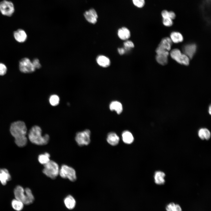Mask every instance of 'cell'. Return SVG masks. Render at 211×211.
Returning a JSON list of instances; mask_svg holds the SVG:
<instances>
[{"label": "cell", "mask_w": 211, "mask_h": 211, "mask_svg": "<svg viewBox=\"0 0 211 211\" xmlns=\"http://www.w3.org/2000/svg\"><path fill=\"white\" fill-rule=\"evenodd\" d=\"M11 179V175L7 169H0V181L3 185H6L7 182L10 181Z\"/></svg>", "instance_id": "obj_13"}, {"label": "cell", "mask_w": 211, "mask_h": 211, "mask_svg": "<svg viewBox=\"0 0 211 211\" xmlns=\"http://www.w3.org/2000/svg\"><path fill=\"white\" fill-rule=\"evenodd\" d=\"M14 193L15 199L21 201L24 205L31 204L28 198L24 189L21 186H18L15 188Z\"/></svg>", "instance_id": "obj_9"}, {"label": "cell", "mask_w": 211, "mask_h": 211, "mask_svg": "<svg viewBox=\"0 0 211 211\" xmlns=\"http://www.w3.org/2000/svg\"><path fill=\"white\" fill-rule=\"evenodd\" d=\"M10 132L15 138V142L18 146L23 147L26 145L27 128L23 122L18 121L13 122L10 126Z\"/></svg>", "instance_id": "obj_1"}, {"label": "cell", "mask_w": 211, "mask_h": 211, "mask_svg": "<svg viewBox=\"0 0 211 211\" xmlns=\"http://www.w3.org/2000/svg\"><path fill=\"white\" fill-rule=\"evenodd\" d=\"M64 203L66 207L70 210L73 209L76 205V201L70 195H68L65 198Z\"/></svg>", "instance_id": "obj_23"}, {"label": "cell", "mask_w": 211, "mask_h": 211, "mask_svg": "<svg viewBox=\"0 0 211 211\" xmlns=\"http://www.w3.org/2000/svg\"><path fill=\"white\" fill-rule=\"evenodd\" d=\"M50 155L49 153L45 152L40 154L38 157L39 162L43 165L48 163L50 160Z\"/></svg>", "instance_id": "obj_24"}, {"label": "cell", "mask_w": 211, "mask_h": 211, "mask_svg": "<svg viewBox=\"0 0 211 211\" xmlns=\"http://www.w3.org/2000/svg\"><path fill=\"white\" fill-rule=\"evenodd\" d=\"M162 23L164 25L167 27L171 26L173 24V20L169 18H163Z\"/></svg>", "instance_id": "obj_29"}, {"label": "cell", "mask_w": 211, "mask_h": 211, "mask_svg": "<svg viewBox=\"0 0 211 211\" xmlns=\"http://www.w3.org/2000/svg\"><path fill=\"white\" fill-rule=\"evenodd\" d=\"M174 211H182L181 206L178 204H175Z\"/></svg>", "instance_id": "obj_38"}, {"label": "cell", "mask_w": 211, "mask_h": 211, "mask_svg": "<svg viewBox=\"0 0 211 211\" xmlns=\"http://www.w3.org/2000/svg\"><path fill=\"white\" fill-rule=\"evenodd\" d=\"M175 204L173 203H171L168 204L166 207L167 211H174Z\"/></svg>", "instance_id": "obj_34"}, {"label": "cell", "mask_w": 211, "mask_h": 211, "mask_svg": "<svg viewBox=\"0 0 211 211\" xmlns=\"http://www.w3.org/2000/svg\"><path fill=\"white\" fill-rule=\"evenodd\" d=\"M197 46L195 43H190L184 45L183 47L184 54L186 55L189 59H192L197 50Z\"/></svg>", "instance_id": "obj_10"}, {"label": "cell", "mask_w": 211, "mask_h": 211, "mask_svg": "<svg viewBox=\"0 0 211 211\" xmlns=\"http://www.w3.org/2000/svg\"><path fill=\"white\" fill-rule=\"evenodd\" d=\"M172 42L170 38L166 37L163 38L158 46V47L166 50L169 51L171 47Z\"/></svg>", "instance_id": "obj_14"}, {"label": "cell", "mask_w": 211, "mask_h": 211, "mask_svg": "<svg viewBox=\"0 0 211 211\" xmlns=\"http://www.w3.org/2000/svg\"><path fill=\"white\" fill-rule=\"evenodd\" d=\"M170 37L172 42L175 43L182 42L183 39L182 35L176 31L172 32L170 34Z\"/></svg>", "instance_id": "obj_22"}, {"label": "cell", "mask_w": 211, "mask_h": 211, "mask_svg": "<svg viewBox=\"0 0 211 211\" xmlns=\"http://www.w3.org/2000/svg\"><path fill=\"white\" fill-rule=\"evenodd\" d=\"M119 140V137L115 132H110L107 135V141L111 145H117L118 143Z\"/></svg>", "instance_id": "obj_15"}, {"label": "cell", "mask_w": 211, "mask_h": 211, "mask_svg": "<svg viewBox=\"0 0 211 211\" xmlns=\"http://www.w3.org/2000/svg\"><path fill=\"white\" fill-rule=\"evenodd\" d=\"M96 61L99 66L103 67H108L110 66V59L108 57L103 55L98 56Z\"/></svg>", "instance_id": "obj_17"}, {"label": "cell", "mask_w": 211, "mask_h": 211, "mask_svg": "<svg viewBox=\"0 0 211 211\" xmlns=\"http://www.w3.org/2000/svg\"><path fill=\"white\" fill-rule=\"evenodd\" d=\"M165 173L161 171H157L155 172L154 176L155 183L158 185L164 184L165 182L164 177Z\"/></svg>", "instance_id": "obj_18"}, {"label": "cell", "mask_w": 211, "mask_h": 211, "mask_svg": "<svg viewBox=\"0 0 211 211\" xmlns=\"http://www.w3.org/2000/svg\"><path fill=\"white\" fill-rule=\"evenodd\" d=\"M122 136L123 142L126 144H130L134 141V137L132 134L129 131H124L122 133Z\"/></svg>", "instance_id": "obj_20"}, {"label": "cell", "mask_w": 211, "mask_h": 211, "mask_svg": "<svg viewBox=\"0 0 211 211\" xmlns=\"http://www.w3.org/2000/svg\"><path fill=\"white\" fill-rule=\"evenodd\" d=\"M24 190L27 198L31 204L33 203L34 200V198L32 193L31 190L29 188H26Z\"/></svg>", "instance_id": "obj_27"}, {"label": "cell", "mask_w": 211, "mask_h": 211, "mask_svg": "<svg viewBox=\"0 0 211 211\" xmlns=\"http://www.w3.org/2000/svg\"><path fill=\"white\" fill-rule=\"evenodd\" d=\"M49 101L51 106H55L59 105L60 102V98L57 94H52L50 96Z\"/></svg>", "instance_id": "obj_26"}, {"label": "cell", "mask_w": 211, "mask_h": 211, "mask_svg": "<svg viewBox=\"0 0 211 211\" xmlns=\"http://www.w3.org/2000/svg\"><path fill=\"white\" fill-rule=\"evenodd\" d=\"M204 139L209 140L211 136V134L209 130L207 128H204Z\"/></svg>", "instance_id": "obj_33"}, {"label": "cell", "mask_w": 211, "mask_h": 211, "mask_svg": "<svg viewBox=\"0 0 211 211\" xmlns=\"http://www.w3.org/2000/svg\"><path fill=\"white\" fill-rule=\"evenodd\" d=\"M32 62L35 69H39L41 67V66L40 62L39 60L38 59H35Z\"/></svg>", "instance_id": "obj_32"}, {"label": "cell", "mask_w": 211, "mask_h": 211, "mask_svg": "<svg viewBox=\"0 0 211 211\" xmlns=\"http://www.w3.org/2000/svg\"><path fill=\"white\" fill-rule=\"evenodd\" d=\"M60 168L55 161L50 160L44 165L43 173L47 177L54 179L59 175Z\"/></svg>", "instance_id": "obj_3"}, {"label": "cell", "mask_w": 211, "mask_h": 211, "mask_svg": "<svg viewBox=\"0 0 211 211\" xmlns=\"http://www.w3.org/2000/svg\"><path fill=\"white\" fill-rule=\"evenodd\" d=\"M109 108L111 111H115L118 114H120L123 110L122 104L117 101H112L110 104Z\"/></svg>", "instance_id": "obj_19"}, {"label": "cell", "mask_w": 211, "mask_h": 211, "mask_svg": "<svg viewBox=\"0 0 211 211\" xmlns=\"http://www.w3.org/2000/svg\"><path fill=\"white\" fill-rule=\"evenodd\" d=\"M11 206L15 210L20 211L23 208L24 204L21 201L16 199H14L11 201Z\"/></svg>", "instance_id": "obj_25"}, {"label": "cell", "mask_w": 211, "mask_h": 211, "mask_svg": "<svg viewBox=\"0 0 211 211\" xmlns=\"http://www.w3.org/2000/svg\"><path fill=\"white\" fill-rule=\"evenodd\" d=\"M169 55V52L157 54L156 57V60L160 64L165 65L168 63V57Z\"/></svg>", "instance_id": "obj_21"}, {"label": "cell", "mask_w": 211, "mask_h": 211, "mask_svg": "<svg viewBox=\"0 0 211 211\" xmlns=\"http://www.w3.org/2000/svg\"><path fill=\"white\" fill-rule=\"evenodd\" d=\"M132 1L134 5L139 8L143 7L145 4V0H132Z\"/></svg>", "instance_id": "obj_28"}, {"label": "cell", "mask_w": 211, "mask_h": 211, "mask_svg": "<svg viewBox=\"0 0 211 211\" xmlns=\"http://www.w3.org/2000/svg\"><path fill=\"white\" fill-rule=\"evenodd\" d=\"M41 128L38 125L32 127L29 131V139L32 143L38 145L47 144L49 142L50 136L47 134L42 135Z\"/></svg>", "instance_id": "obj_2"}, {"label": "cell", "mask_w": 211, "mask_h": 211, "mask_svg": "<svg viewBox=\"0 0 211 211\" xmlns=\"http://www.w3.org/2000/svg\"><path fill=\"white\" fill-rule=\"evenodd\" d=\"M19 68L21 72L25 73L33 72L35 70L32 62L26 57L22 58L20 60L19 62Z\"/></svg>", "instance_id": "obj_7"}, {"label": "cell", "mask_w": 211, "mask_h": 211, "mask_svg": "<svg viewBox=\"0 0 211 211\" xmlns=\"http://www.w3.org/2000/svg\"><path fill=\"white\" fill-rule=\"evenodd\" d=\"M209 112L210 114H211V106H210L209 108Z\"/></svg>", "instance_id": "obj_40"}, {"label": "cell", "mask_w": 211, "mask_h": 211, "mask_svg": "<svg viewBox=\"0 0 211 211\" xmlns=\"http://www.w3.org/2000/svg\"><path fill=\"white\" fill-rule=\"evenodd\" d=\"M13 36L15 40L17 42L20 43L25 42L27 37L25 32L21 29L15 31L13 33Z\"/></svg>", "instance_id": "obj_12"}, {"label": "cell", "mask_w": 211, "mask_h": 211, "mask_svg": "<svg viewBox=\"0 0 211 211\" xmlns=\"http://www.w3.org/2000/svg\"><path fill=\"white\" fill-rule=\"evenodd\" d=\"M123 45L125 50H129L131 48H133L134 47V43L130 40L126 41L124 43Z\"/></svg>", "instance_id": "obj_30"}, {"label": "cell", "mask_w": 211, "mask_h": 211, "mask_svg": "<svg viewBox=\"0 0 211 211\" xmlns=\"http://www.w3.org/2000/svg\"><path fill=\"white\" fill-rule=\"evenodd\" d=\"M161 14L163 18H169V11L167 10H163Z\"/></svg>", "instance_id": "obj_35"}, {"label": "cell", "mask_w": 211, "mask_h": 211, "mask_svg": "<svg viewBox=\"0 0 211 211\" xmlns=\"http://www.w3.org/2000/svg\"><path fill=\"white\" fill-rule=\"evenodd\" d=\"M171 57L178 63L185 65H188L190 59L186 55L182 53L178 49H175L170 52Z\"/></svg>", "instance_id": "obj_6"}, {"label": "cell", "mask_w": 211, "mask_h": 211, "mask_svg": "<svg viewBox=\"0 0 211 211\" xmlns=\"http://www.w3.org/2000/svg\"><path fill=\"white\" fill-rule=\"evenodd\" d=\"M7 68L6 65L2 63H0V75L3 76L6 73Z\"/></svg>", "instance_id": "obj_31"}, {"label": "cell", "mask_w": 211, "mask_h": 211, "mask_svg": "<svg viewBox=\"0 0 211 211\" xmlns=\"http://www.w3.org/2000/svg\"><path fill=\"white\" fill-rule=\"evenodd\" d=\"M118 51L120 55H122L125 53V50L124 48H121L118 49Z\"/></svg>", "instance_id": "obj_39"}, {"label": "cell", "mask_w": 211, "mask_h": 211, "mask_svg": "<svg viewBox=\"0 0 211 211\" xmlns=\"http://www.w3.org/2000/svg\"><path fill=\"white\" fill-rule=\"evenodd\" d=\"M59 175L61 178L67 179L72 182L75 181L77 179L75 170L66 164L62 165L60 168Z\"/></svg>", "instance_id": "obj_4"}, {"label": "cell", "mask_w": 211, "mask_h": 211, "mask_svg": "<svg viewBox=\"0 0 211 211\" xmlns=\"http://www.w3.org/2000/svg\"><path fill=\"white\" fill-rule=\"evenodd\" d=\"M91 132L89 129H86L77 132L75 135V139L77 144L79 146H86L91 141Z\"/></svg>", "instance_id": "obj_5"}, {"label": "cell", "mask_w": 211, "mask_h": 211, "mask_svg": "<svg viewBox=\"0 0 211 211\" xmlns=\"http://www.w3.org/2000/svg\"><path fill=\"white\" fill-rule=\"evenodd\" d=\"M176 17V14L173 11H169V18H170L173 20Z\"/></svg>", "instance_id": "obj_37"}, {"label": "cell", "mask_w": 211, "mask_h": 211, "mask_svg": "<svg viewBox=\"0 0 211 211\" xmlns=\"http://www.w3.org/2000/svg\"><path fill=\"white\" fill-rule=\"evenodd\" d=\"M84 15L86 20L89 22L94 24L97 22L98 16L94 9L91 8L86 11Z\"/></svg>", "instance_id": "obj_11"}, {"label": "cell", "mask_w": 211, "mask_h": 211, "mask_svg": "<svg viewBox=\"0 0 211 211\" xmlns=\"http://www.w3.org/2000/svg\"><path fill=\"white\" fill-rule=\"evenodd\" d=\"M204 128L200 129L198 132V135L200 138L202 140L204 139Z\"/></svg>", "instance_id": "obj_36"}, {"label": "cell", "mask_w": 211, "mask_h": 211, "mask_svg": "<svg viewBox=\"0 0 211 211\" xmlns=\"http://www.w3.org/2000/svg\"><path fill=\"white\" fill-rule=\"evenodd\" d=\"M118 35L119 38L121 40H126L130 38V33L129 30L127 28L123 27L118 30Z\"/></svg>", "instance_id": "obj_16"}, {"label": "cell", "mask_w": 211, "mask_h": 211, "mask_svg": "<svg viewBox=\"0 0 211 211\" xmlns=\"http://www.w3.org/2000/svg\"><path fill=\"white\" fill-rule=\"evenodd\" d=\"M0 11L4 16H10L14 11L13 3L11 1L4 0L0 2Z\"/></svg>", "instance_id": "obj_8"}]
</instances>
